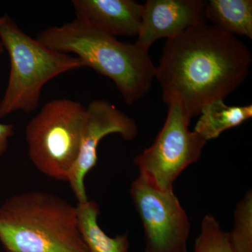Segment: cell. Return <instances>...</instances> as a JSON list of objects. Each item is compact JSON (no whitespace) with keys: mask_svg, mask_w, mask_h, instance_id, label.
Returning <instances> with one entry per match:
<instances>
[{"mask_svg":"<svg viewBox=\"0 0 252 252\" xmlns=\"http://www.w3.org/2000/svg\"><path fill=\"white\" fill-rule=\"evenodd\" d=\"M4 48L2 44H1V41H0V55H1L4 53Z\"/></svg>","mask_w":252,"mask_h":252,"instance_id":"17","label":"cell"},{"mask_svg":"<svg viewBox=\"0 0 252 252\" xmlns=\"http://www.w3.org/2000/svg\"><path fill=\"white\" fill-rule=\"evenodd\" d=\"M86 107L72 99L46 103L26 127L31 161L44 175L66 181L78 154L85 122Z\"/></svg>","mask_w":252,"mask_h":252,"instance_id":"5","label":"cell"},{"mask_svg":"<svg viewBox=\"0 0 252 252\" xmlns=\"http://www.w3.org/2000/svg\"><path fill=\"white\" fill-rule=\"evenodd\" d=\"M36 39L57 52L77 55L84 67L112 79L127 104L148 94L156 67L149 51L123 42L77 19L41 31Z\"/></svg>","mask_w":252,"mask_h":252,"instance_id":"2","label":"cell"},{"mask_svg":"<svg viewBox=\"0 0 252 252\" xmlns=\"http://www.w3.org/2000/svg\"><path fill=\"white\" fill-rule=\"evenodd\" d=\"M77 211L79 230L89 252H130L127 233L112 238L99 227L97 202L88 200L79 203Z\"/></svg>","mask_w":252,"mask_h":252,"instance_id":"11","label":"cell"},{"mask_svg":"<svg viewBox=\"0 0 252 252\" xmlns=\"http://www.w3.org/2000/svg\"><path fill=\"white\" fill-rule=\"evenodd\" d=\"M78 21L107 34L137 36L144 4L132 0H73Z\"/></svg>","mask_w":252,"mask_h":252,"instance_id":"10","label":"cell"},{"mask_svg":"<svg viewBox=\"0 0 252 252\" xmlns=\"http://www.w3.org/2000/svg\"><path fill=\"white\" fill-rule=\"evenodd\" d=\"M14 126L0 124V157L7 149L9 137L14 135Z\"/></svg>","mask_w":252,"mask_h":252,"instance_id":"16","label":"cell"},{"mask_svg":"<svg viewBox=\"0 0 252 252\" xmlns=\"http://www.w3.org/2000/svg\"><path fill=\"white\" fill-rule=\"evenodd\" d=\"M252 61L238 37L204 23L167 39L155 77L164 102H179L191 120L207 104L223 100L240 87Z\"/></svg>","mask_w":252,"mask_h":252,"instance_id":"1","label":"cell"},{"mask_svg":"<svg viewBox=\"0 0 252 252\" xmlns=\"http://www.w3.org/2000/svg\"><path fill=\"white\" fill-rule=\"evenodd\" d=\"M205 16L225 32L252 39V0H210L205 5Z\"/></svg>","mask_w":252,"mask_h":252,"instance_id":"12","label":"cell"},{"mask_svg":"<svg viewBox=\"0 0 252 252\" xmlns=\"http://www.w3.org/2000/svg\"><path fill=\"white\" fill-rule=\"evenodd\" d=\"M199 116L194 131L207 142L251 119L252 105L228 106L220 99L205 106Z\"/></svg>","mask_w":252,"mask_h":252,"instance_id":"13","label":"cell"},{"mask_svg":"<svg viewBox=\"0 0 252 252\" xmlns=\"http://www.w3.org/2000/svg\"><path fill=\"white\" fill-rule=\"evenodd\" d=\"M0 39L11 63L9 82L0 102V118L18 111L35 110L49 81L84 67L77 56L50 49L28 35L7 14L0 16Z\"/></svg>","mask_w":252,"mask_h":252,"instance_id":"4","label":"cell"},{"mask_svg":"<svg viewBox=\"0 0 252 252\" xmlns=\"http://www.w3.org/2000/svg\"><path fill=\"white\" fill-rule=\"evenodd\" d=\"M233 229L228 233L235 252H252V192L248 190L235 210Z\"/></svg>","mask_w":252,"mask_h":252,"instance_id":"14","label":"cell"},{"mask_svg":"<svg viewBox=\"0 0 252 252\" xmlns=\"http://www.w3.org/2000/svg\"><path fill=\"white\" fill-rule=\"evenodd\" d=\"M193 252H235L230 244L229 235L222 229L220 222L213 215L203 217L200 233Z\"/></svg>","mask_w":252,"mask_h":252,"instance_id":"15","label":"cell"},{"mask_svg":"<svg viewBox=\"0 0 252 252\" xmlns=\"http://www.w3.org/2000/svg\"><path fill=\"white\" fill-rule=\"evenodd\" d=\"M166 120L154 143L134 158L140 177L162 190H173L179 176L198 161L207 141L189 130L190 119L179 102L167 104Z\"/></svg>","mask_w":252,"mask_h":252,"instance_id":"6","label":"cell"},{"mask_svg":"<svg viewBox=\"0 0 252 252\" xmlns=\"http://www.w3.org/2000/svg\"><path fill=\"white\" fill-rule=\"evenodd\" d=\"M0 242L6 252H89L77 206L42 191L18 194L0 207Z\"/></svg>","mask_w":252,"mask_h":252,"instance_id":"3","label":"cell"},{"mask_svg":"<svg viewBox=\"0 0 252 252\" xmlns=\"http://www.w3.org/2000/svg\"><path fill=\"white\" fill-rule=\"evenodd\" d=\"M114 133L122 136L124 140L130 141L137 137L138 127L134 119L108 101L91 102L86 107L77 158L67 180L79 203L89 200L84 180L97 164L99 142L106 136Z\"/></svg>","mask_w":252,"mask_h":252,"instance_id":"8","label":"cell"},{"mask_svg":"<svg viewBox=\"0 0 252 252\" xmlns=\"http://www.w3.org/2000/svg\"><path fill=\"white\" fill-rule=\"evenodd\" d=\"M143 4L135 44L146 51L158 39H170L189 28L207 23L206 1L148 0Z\"/></svg>","mask_w":252,"mask_h":252,"instance_id":"9","label":"cell"},{"mask_svg":"<svg viewBox=\"0 0 252 252\" xmlns=\"http://www.w3.org/2000/svg\"><path fill=\"white\" fill-rule=\"evenodd\" d=\"M130 196L143 225L144 252H187L190 225L173 190H162L139 176Z\"/></svg>","mask_w":252,"mask_h":252,"instance_id":"7","label":"cell"}]
</instances>
